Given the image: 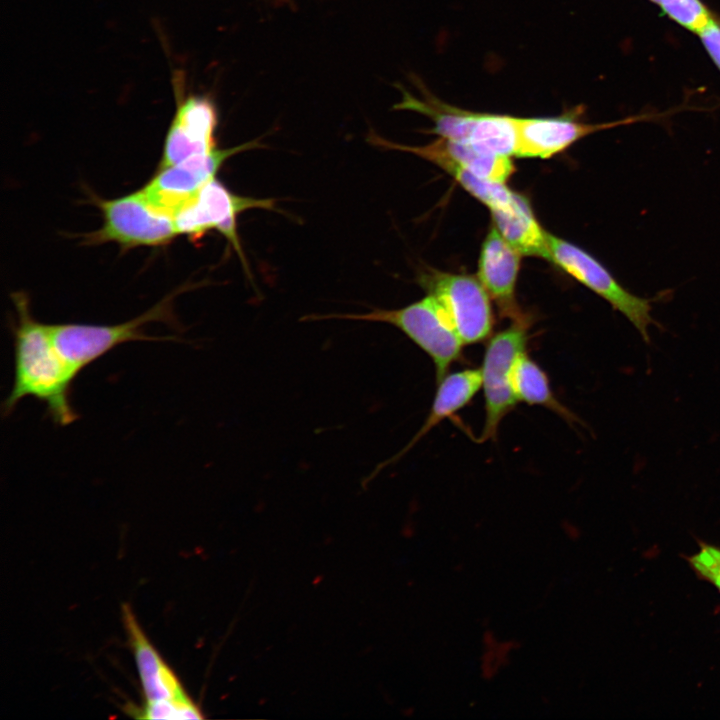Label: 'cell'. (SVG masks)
I'll list each match as a JSON object with an SVG mask.
<instances>
[{
	"label": "cell",
	"mask_w": 720,
	"mask_h": 720,
	"mask_svg": "<svg viewBox=\"0 0 720 720\" xmlns=\"http://www.w3.org/2000/svg\"><path fill=\"white\" fill-rule=\"evenodd\" d=\"M547 246L548 261L607 301L629 320L645 342H650L649 327L658 325L651 315L654 299L631 293L593 255L571 242L548 232Z\"/></svg>",
	"instance_id": "obj_6"
},
{
	"label": "cell",
	"mask_w": 720,
	"mask_h": 720,
	"mask_svg": "<svg viewBox=\"0 0 720 720\" xmlns=\"http://www.w3.org/2000/svg\"><path fill=\"white\" fill-rule=\"evenodd\" d=\"M138 716L144 719L185 720L203 719L201 709L192 701H146Z\"/></svg>",
	"instance_id": "obj_20"
},
{
	"label": "cell",
	"mask_w": 720,
	"mask_h": 720,
	"mask_svg": "<svg viewBox=\"0 0 720 720\" xmlns=\"http://www.w3.org/2000/svg\"><path fill=\"white\" fill-rule=\"evenodd\" d=\"M122 616L146 701L191 699L176 674L141 629L129 605H123Z\"/></svg>",
	"instance_id": "obj_14"
},
{
	"label": "cell",
	"mask_w": 720,
	"mask_h": 720,
	"mask_svg": "<svg viewBox=\"0 0 720 720\" xmlns=\"http://www.w3.org/2000/svg\"><path fill=\"white\" fill-rule=\"evenodd\" d=\"M688 563L701 579L713 584L720 592V548L700 543L699 550L688 557Z\"/></svg>",
	"instance_id": "obj_22"
},
{
	"label": "cell",
	"mask_w": 720,
	"mask_h": 720,
	"mask_svg": "<svg viewBox=\"0 0 720 720\" xmlns=\"http://www.w3.org/2000/svg\"><path fill=\"white\" fill-rule=\"evenodd\" d=\"M490 212L494 226L523 256L549 259L548 232L538 222L524 195L517 193L507 206Z\"/></svg>",
	"instance_id": "obj_16"
},
{
	"label": "cell",
	"mask_w": 720,
	"mask_h": 720,
	"mask_svg": "<svg viewBox=\"0 0 720 720\" xmlns=\"http://www.w3.org/2000/svg\"><path fill=\"white\" fill-rule=\"evenodd\" d=\"M185 288V287H184ZM183 287L163 298L141 315L120 324L100 325L85 323L50 324L54 342L64 358L79 374L87 366L115 349L132 341H177L175 336H151L144 326L151 322H164L178 326L173 301Z\"/></svg>",
	"instance_id": "obj_4"
},
{
	"label": "cell",
	"mask_w": 720,
	"mask_h": 720,
	"mask_svg": "<svg viewBox=\"0 0 720 720\" xmlns=\"http://www.w3.org/2000/svg\"><path fill=\"white\" fill-rule=\"evenodd\" d=\"M667 17L683 28L699 32L713 14L701 0H649Z\"/></svg>",
	"instance_id": "obj_19"
},
{
	"label": "cell",
	"mask_w": 720,
	"mask_h": 720,
	"mask_svg": "<svg viewBox=\"0 0 720 720\" xmlns=\"http://www.w3.org/2000/svg\"><path fill=\"white\" fill-rule=\"evenodd\" d=\"M700 38L710 58L720 70V20L713 18L699 31Z\"/></svg>",
	"instance_id": "obj_23"
},
{
	"label": "cell",
	"mask_w": 720,
	"mask_h": 720,
	"mask_svg": "<svg viewBox=\"0 0 720 720\" xmlns=\"http://www.w3.org/2000/svg\"><path fill=\"white\" fill-rule=\"evenodd\" d=\"M275 210L272 199H255L231 192L218 179L206 183L174 215L173 222L177 235L192 239L201 238L215 229L222 234L239 255L245 269L247 262L237 233V216L248 209Z\"/></svg>",
	"instance_id": "obj_9"
},
{
	"label": "cell",
	"mask_w": 720,
	"mask_h": 720,
	"mask_svg": "<svg viewBox=\"0 0 720 720\" xmlns=\"http://www.w3.org/2000/svg\"><path fill=\"white\" fill-rule=\"evenodd\" d=\"M584 106H576L564 114L553 117H516L517 148L515 156L547 159L559 154L580 139L620 125H627L647 115L633 116L606 123H588L581 120Z\"/></svg>",
	"instance_id": "obj_11"
},
{
	"label": "cell",
	"mask_w": 720,
	"mask_h": 720,
	"mask_svg": "<svg viewBox=\"0 0 720 720\" xmlns=\"http://www.w3.org/2000/svg\"><path fill=\"white\" fill-rule=\"evenodd\" d=\"M306 320L346 319L390 324L402 331L432 360L436 382L462 359L464 343L446 312L431 295L398 309L374 308L365 313L310 315Z\"/></svg>",
	"instance_id": "obj_3"
},
{
	"label": "cell",
	"mask_w": 720,
	"mask_h": 720,
	"mask_svg": "<svg viewBox=\"0 0 720 720\" xmlns=\"http://www.w3.org/2000/svg\"><path fill=\"white\" fill-rule=\"evenodd\" d=\"M258 144L253 141L227 149L216 147L173 166L158 169L141 191L154 208L173 217L206 183L215 178L228 158L258 147Z\"/></svg>",
	"instance_id": "obj_10"
},
{
	"label": "cell",
	"mask_w": 720,
	"mask_h": 720,
	"mask_svg": "<svg viewBox=\"0 0 720 720\" xmlns=\"http://www.w3.org/2000/svg\"><path fill=\"white\" fill-rule=\"evenodd\" d=\"M522 256L494 225L490 228L481 246L477 277L501 315L511 320L526 316L515 297Z\"/></svg>",
	"instance_id": "obj_13"
},
{
	"label": "cell",
	"mask_w": 720,
	"mask_h": 720,
	"mask_svg": "<svg viewBox=\"0 0 720 720\" xmlns=\"http://www.w3.org/2000/svg\"><path fill=\"white\" fill-rule=\"evenodd\" d=\"M500 639L496 633L491 629H486L482 634V645L483 648L492 647L498 643Z\"/></svg>",
	"instance_id": "obj_24"
},
{
	"label": "cell",
	"mask_w": 720,
	"mask_h": 720,
	"mask_svg": "<svg viewBox=\"0 0 720 720\" xmlns=\"http://www.w3.org/2000/svg\"><path fill=\"white\" fill-rule=\"evenodd\" d=\"M102 226L85 235L86 244L115 242L122 248L162 246L177 236L173 218L154 208L141 190L115 198H94Z\"/></svg>",
	"instance_id": "obj_7"
},
{
	"label": "cell",
	"mask_w": 720,
	"mask_h": 720,
	"mask_svg": "<svg viewBox=\"0 0 720 720\" xmlns=\"http://www.w3.org/2000/svg\"><path fill=\"white\" fill-rule=\"evenodd\" d=\"M562 530L565 536L572 541H575L580 537V533L577 527L568 522L563 523Z\"/></svg>",
	"instance_id": "obj_25"
},
{
	"label": "cell",
	"mask_w": 720,
	"mask_h": 720,
	"mask_svg": "<svg viewBox=\"0 0 720 720\" xmlns=\"http://www.w3.org/2000/svg\"><path fill=\"white\" fill-rule=\"evenodd\" d=\"M521 643L516 639L499 640L492 647L483 648L480 656V674L484 680L494 679L499 672L511 662V655L520 649Z\"/></svg>",
	"instance_id": "obj_21"
},
{
	"label": "cell",
	"mask_w": 720,
	"mask_h": 720,
	"mask_svg": "<svg viewBox=\"0 0 720 720\" xmlns=\"http://www.w3.org/2000/svg\"><path fill=\"white\" fill-rule=\"evenodd\" d=\"M413 82L420 95L415 96L399 86L402 100L394 109L411 110L431 119V133L439 138L471 145L479 150L515 156L517 148L516 117L506 114L473 112L450 105L414 77Z\"/></svg>",
	"instance_id": "obj_2"
},
{
	"label": "cell",
	"mask_w": 720,
	"mask_h": 720,
	"mask_svg": "<svg viewBox=\"0 0 720 720\" xmlns=\"http://www.w3.org/2000/svg\"><path fill=\"white\" fill-rule=\"evenodd\" d=\"M512 388L517 402L547 408L570 424L579 421L554 395L547 374L527 352L521 354L514 364Z\"/></svg>",
	"instance_id": "obj_17"
},
{
	"label": "cell",
	"mask_w": 720,
	"mask_h": 720,
	"mask_svg": "<svg viewBox=\"0 0 720 720\" xmlns=\"http://www.w3.org/2000/svg\"><path fill=\"white\" fill-rule=\"evenodd\" d=\"M217 122L215 105L208 98L191 96L184 100L167 132L158 169L216 148Z\"/></svg>",
	"instance_id": "obj_12"
},
{
	"label": "cell",
	"mask_w": 720,
	"mask_h": 720,
	"mask_svg": "<svg viewBox=\"0 0 720 720\" xmlns=\"http://www.w3.org/2000/svg\"><path fill=\"white\" fill-rule=\"evenodd\" d=\"M418 283L446 312L464 345L482 342L491 335V297L478 277L429 268L419 274Z\"/></svg>",
	"instance_id": "obj_8"
},
{
	"label": "cell",
	"mask_w": 720,
	"mask_h": 720,
	"mask_svg": "<svg viewBox=\"0 0 720 720\" xmlns=\"http://www.w3.org/2000/svg\"><path fill=\"white\" fill-rule=\"evenodd\" d=\"M432 143L452 161L481 179L505 183L515 171L509 156L482 151L471 145L443 138Z\"/></svg>",
	"instance_id": "obj_18"
},
{
	"label": "cell",
	"mask_w": 720,
	"mask_h": 720,
	"mask_svg": "<svg viewBox=\"0 0 720 720\" xmlns=\"http://www.w3.org/2000/svg\"><path fill=\"white\" fill-rule=\"evenodd\" d=\"M16 311L12 326L14 377L2 415L9 416L18 403L32 397L44 403L48 417L58 426L74 423L79 414L71 402L72 386L79 375L57 348L50 324L32 314L24 292L11 294Z\"/></svg>",
	"instance_id": "obj_1"
},
{
	"label": "cell",
	"mask_w": 720,
	"mask_h": 720,
	"mask_svg": "<svg viewBox=\"0 0 720 720\" xmlns=\"http://www.w3.org/2000/svg\"><path fill=\"white\" fill-rule=\"evenodd\" d=\"M481 387L480 368H466L448 372L437 382V390L430 411L419 430L398 453L379 464L366 481H371L384 468L399 461L435 426L467 406Z\"/></svg>",
	"instance_id": "obj_15"
},
{
	"label": "cell",
	"mask_w": 720,
	"mask_h": 720,
	"mask_svg": "<svg viewBox=\"0 0 720 720\" xmlns=\"http://www.w3.org/2000/svg\"><path fill=\"white\" fill-rule=\"evenodd\" d=\"M530 320L528 315L511 320L487 342L480 367L485 411L480 442L495 440L502 420L516 406L512 373L516 360L526 352Z\"/></svg>",
	"instance_id": "obj_5"
}]
</instances>
